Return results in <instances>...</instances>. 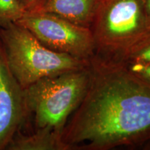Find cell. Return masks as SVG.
<instances>
[{
    "mask_svg": "<svg viewBox=\"0 0 150 150\" xmlns=\"http://www.w3.org/2000/svg\"><path fill=\"white\" fill-rule=\"evenodd\" d=\"M26 13L39 11L46 0H19Z\"/></svg>",
    "mask_w": 150,
    "mask_h": 150,
    "instance_id": "obj_12",
    "label": "cell"
},
{
    "mask_svg": "<svg viewBox=\"0 0 150 150\" xmlns=\"http://www.w3.org/2000/svg\"><path fill=\"white\" fill-rule=\"evenodd\" d=\"M111 60L118 62L150 63V33L119 57Z\"/></svg>",
    "mask_w": 150,
    "mask_h": 150,
    "instance_id": "obj_9",
    "label": "cell"
},
{
    "mask_svg": "<svg viewBox=\"0 0 150 150\" xmlns=\"http://www.w3.org/2000/svg\"><path fill=\"white\" fill-rule=\"evenodd\" d=\"M96 55L115 59L150 33L142 0H99L90 27Z\"/></svg>",
    "mask_w": 150,
    "mask_h": 150,
    "instance_id": "obj_4",
    "label": "cell"
},
{
    "mask_svg": "<svg viewBox=\"0 0 150 150\" xmlns=\"http://www.w3.org/2000/svg\"><path fill=\"white\" fill-rule=\"evenodd\" d=\"M27 115L24 91L9 70L0 43V150L6 149Z\"/></svg>",
    "mask_w": 150,
    "mask_h": 150,
    "instance_id": "obj_6",
    "label": "cell"
},
{
    "mask_svg": "<svg viewBox=\"0 0 150 150\" xmlns=\"http://www.w3.org/2000/svg\"><path fill=\"white\" fill-rule=\"evenodd\" d=\"M89 79L88 64L79 70L41 79L24 88L28 114L34 116L36 129L50 128L61 134L81 102Z\"/></svg>",
    "mask_w": 150,
    "mask_h": 150,
    "instance_id": "obj_3",
    "label": "cell"
},
{
    "mask_svg": "<svg viewBox=\"0 0 150 150\" xmlns=\"http://www.w3.org/2000/svg\"><path fill=\"white\" fill-rule=\"evenodd\" d=\"M81 102L61 133L67 150L150 145V84L113 60L95 55Z\"/></svg>",
    "mask_w": 150,
    "mask_h": 150,
    "instance_id": "obj_1",
    "label": "cell"
},
{
    "mask_svg": "<svg viewBox=\"0 0 150 150\" xmlns=\"http://www.w3.org/2000/svg\"><path fill=\"white\" fill-rule=\"evenodd\" d=\"M116 62L121 64L128 72L136 77L150 84V63Z\"/></svg>",
    "mask_w": 150,
    "mask_h": 150,
    "instance_id": "obj_11",
    "label": "cell"
},
{
    "mask_svg": "<svg viewBox=\"0 0 150 150\" xmlns=\"http://www.w3.org/2000/svg\"><path fill=\"white\" fill-rule=\"evenodd\" d=\"M5 149L67 150L61 140V134L50 128L38 129L29 136H14Z\"/></svg>",
    "mask_w": 150,
    "mask_h": 150,
    "instance_id": "obj_8",
    "label": "cell"
},
{
    "mask_svg": "<svg viewBox=\"0 0 150 150\" xmlns=\"http://www.w3.org/2000/svg\"><path fill=\"white\" fill-rule=\"evenodd\" d=\"M142 1H143L145 13L150 22V0H142Z\"/></svg>",
    "mask_w": 150,
    "mask_h": 150,
    "instance_id": "obj_13",
    "label": "cell"
},
{
    "mask_svg": "<svg viewBox=\"0 0 150 150\" xmlns=\"http://www.w3.org/2000/svg\"><path fill=\"white\" fill-rule=\"evenodd\" d=\"M0 43L9 70L23 89L41 79L89 64V61L50 50L16 22L0 29Z\"/></svg>",
    "mask_w": 150,
    "mask_h": 150,
    "instance_id": "obj_2",
    "label": "cell"
},
{
    "mask_svg": "<svg viewBox=\"0 0 150 150\" xmlns=\"http://www.w3.org/2000/svg\"><path fill=\"white\" fill-rule=\"evenodd\" d=\"M16 23L31 31L44 46L52 51L89 61L96 55L90 28L81 27L52 13H25Z\"/></svg>",
    "mask_w": 150,
    "mask_h": 150,
    "instance_id": "obj_5",
    "label": "cell"
},
{
    "mask_svg": "<svg viewBox=\"0 0 150 150\" xmlns=\"http://www.w3.org/2000/svg\"><path fill=\"white\" fill-rule=\"evenodd\" d=\"M145 149H150V145H147V147H145Z\"/></svg>",
    "mask_w": 150,
    "mask_h": 150,
    "instance_id": "obj_14",
    "label": "cell"
},
{
    "mask_svg": "<svg viewBox=\"0 0 150 150\" xmlns=\"http://www.w3.org/2000/svg\"><path fill=\"white\" fill-rule=\"evenodd\" d=\"M25 13L19 0H0V29L17 22Z\"/></svg>",
    "mask_w": 150,
    "mask_h": 150,
    "instance_id": "obj_10",
    "label": "cell"
},
{
    "mask_svg": "<svg viewBox=\"0 0 150 150\" xmlns=\"http://www.w3.org/2000/svg\"><path fill=\"white\" fill-rule=\"evenodd\" d=\"M99 0H46L39 11L52 13L72 23L90 28Z\"/></svg>",
    "mask_w": 150,
    "mask_h": 150,
    "instance_id": "obj_7",
    "label": "cell"
}]
</instances>
